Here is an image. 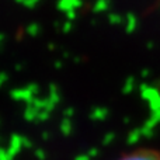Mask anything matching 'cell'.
<instances>
[{"label":"cell","instance_id":"6da1fadb","mask_svg":"<svg viewBox=\"0 0 160 160\" xmlns=\"http://www.w3.org/2000/svg\"><path fill=\"white\" fill-rule=\"evenodd\" d=\"M121 160H160V152L153 149H141L129 153Z\"/></svg>","mask_w":160,"mask_h":160}]
</instances>
